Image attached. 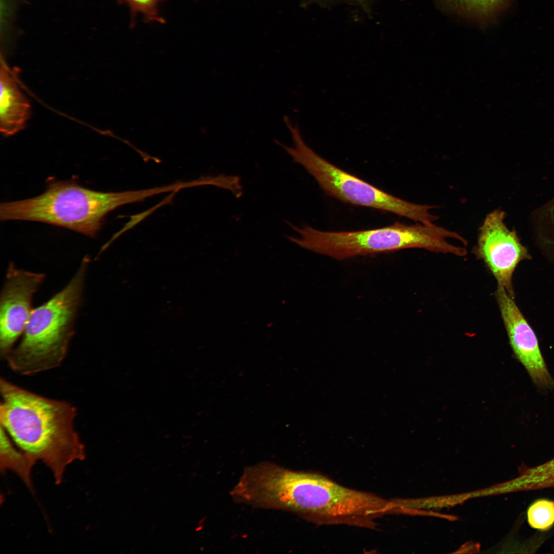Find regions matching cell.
I'll list each match as a JSON object with an SVG mask.
<instances>
[{
  "label": "cell",
  "mask_w": 554,
  "mask_h": 554,
  "mask_svg": "<svg viewBox=\"0 0 554 554\" xmlns=\"http://www.w3.org/2000/svg\"><path fill=\"white\" fill-rule=\"evenodd\" d=\"M0 422L6 432L35 464L41 461L61 484L67 467L86 458L74 422L76 407L49 399L2 378Z\"/></svg>",
  "instance_id": "obj_1"
},
{
  "label": "cell",
  "mask_w": 554,
  "mask_h": 554,
  "mask_svg": "<svg viewBox=\"0 0 554 554\" xmlns=\"http://www.w3.org/2000/svg\"><path fill=\"white\" fill-rule=\"evenodd\" d=\"M157 193L156 188L104 192L84 187L73 181H54L50 182L39 195L1 203L0 219L43 222L94 237L109 212Z\"/></svg>",
  "instance_id": "obj_2"
},
{
  "label": "cell",
  "mask_w": 554,
  "mask_h": 554,
  "mask_svg": "<svg viewBox=\"0 0 554 554\" xmlns=\"http://www.w3.org/2000/svg\"><path fill=\"white\" fill-rule=\"evenodd\" d=\"M89 264V258H84L68 284L32 310L21 341L4 359L13 371L33 375L62 364L74 334Z\"/></svg>",
  "instance_id": "obj_3"
},
{
  "label": "cell",
  "mask_w": 554,
  "mask_h": 554,
  "mask_svg": "<svg viewBox=\"0 0 554 554\" xmlns=\"http://www.w3.org/2000/svg\"><path fill=\"white\" fill-rule=\"evenodd\" d=\"M291 228L298 234L289 240L305 249L342 260L407 248L458 255L459 246L447 240H459L460 234L433 223L405 225L397 222L377 229L353 231H323L309 226Z\"/></svg>",
  "instance_id": "obj_4"
},
{
  "label": "cell",
  "mask_w": 554,
  "mask_h": 554,
  "mask_svg": "<svg viewBox=\"0 0 554 554\" xmlns=\"http://www.w3.org/2000/svg\"><path fill=\"white\" fill-rule=\"evenodd\" d=\"M293 146L284 150L302 166L328 195L344 203L388 212L415 222L429 224L438 217L430 213L434 206L414 204L389 194L335 166L315 152L301 134L292 137Z\"/></svg>",
  "instance_id": "obj_5"
},
{
  "label": "cell",
  "mask_w": 554,
  "mask_h": 554,
  "mask_svg": "<svg viewBox=\"0 0 554 554\" xmlns=\"http://www.w3.org/2000/svg\"><path fill=\"white\" fill-rule=\"evenodd\" d=\"M505 218V213L499 209L486 216L480 228L474 252L494 276L498 287L514 298L513 272L521 261L530 256L516 231L508 228Z\"/></svg>",
  "instance_id": "obj_6"
},
{
  "label": "cell",
  "mask_w": 554,
  "mask_h": 554,
  "mask_svg": "<svg viewBox=\"0 0 554 554\" xmlns=\"http://www.w3.org/2000/svg\"><path fill=\"white\" fill-rule=\"evenodd\" d=\"M45 275L16 268L10 263L0 302V354L5 359L23 334L33 309L34 293Z\"/></svg>",
  "instance_id": "obj_7"
},
{
  "label": "cell",
  "mask_w": 554,
  "mask_h": 554,
  "mask_svg": "<svg viewBox=\"0 0 554 554\" xmlns=\"http://www.w3.org/2000/svg\"><path fill=\"white\" fill-rule=\"evenodd\" d=\"M496 296L510 344L533 382L544 388L554 387L533 330L506 291L498 287Z\"/></svg>",
  "instance_id": "obj_8"
},
{
  "label": "cell",
  "mask_w": 554,
  "mask_h": 554,
  "mask_svg": "<svg viewBox=\"0 0 554 554\" xmlns=\"http://www.w3.org/2000/svg\"><path fill=\"white\" fill-rule=\"evenodd\" d=\"M0 130L5 136L22 130L30 114V105L5 63L0 70Z\"/></svg>",
  "instance_id": "obj_9"
},
{
  "label": "cell",
  "mask_w": 554,
  "mask_h": 554,
  "mask_svg": "<svg viewBox=\"0 0 554 554\" xmlns=\"http://www.w3.org/2000/svg\"><path fill=\"white\" fill-rule=\"evenodd\" d=\"M554 487V458L542 464L521 467L518 476L496 487L498 493L530 491Z\"/></svg>",
  "instance_id": "obj_10"
},
{
  "label": "cell",
  "mask_w": 554,
  "mask_h": 554,
  "mask_svg": "<svg viewBox=\"0 0 554 554\" xmlns=\"http://www.w3.org/2000/svg\"><path fill=\"white\" fill-rule=\"evenodd\" d=\"M0 464L1 472L10 470L20 477L25 485L32 491L31 470L34 465L21 450L18 451L13 446L8 433L1 426Z\"/></svg>",
  "instance_id": "obj_11"
},
{
  "label": "cell",
  "mask_w": 554,
  "mask_h": 554,
  "mask_svg": "<svg viewBox=\"0 0 554 554\" xmlns=\"http://www.w3.org/2000/svg\"><path fill=\"white\" fill-rule=\"evenodd\" d=\"M530 225L541 245L554 248V197L532 212Z\"/></svg>",
  "instance_id": "obj_12"
},
{
  "label": "cell",
  "mask_w": 554,
  "mask_h": 554,
  "mask_svg": "<svg viewBox=\"0 0 554 554\" xmlns=\"http://www.w3.org/2000/svg\"><path fill=\"white\" fill-rule=\"evenodd\" d=\"M460 12L478 18L492 16L505 8L508 0H446Z\"/></svg>",
  "instance_id": "obj_13"
},
{
  "label": "cell",
  "mask_w": 554,
  "mask_h": 554,
  "mask_svg": "<svg viewBox=\"0 0 554 554\" xmlns=\"http://www.w3.org/2000/svg\"><path fill=\"white\" fill-rule=\"evenodd\" d=\"M527 522L530 527L541 531L549 529L554 524V501L538 499L529 506Z\"/></svg>",
  "instance_id": "obj_14"
},
{
  "label": "cell",
  "mask_w": 554,
  "mask_h": 554,
  "mask_svg": "<svg viewBox=\"0 0 554 554\" xmlns=\"http://www.w3.org/2000/svg\"><path fill=\"white\" fill-rule=\"evenodd\" d=\"M127 4L132 14L140 13L150 21L164 23V19L159 15L158 6L163 0H122Z\"/></svg>",
  "instance_id": "obj_15"
},
{
  "label": "cell",
  "mask_w": 554,
  "mask_h": 554,
  "mask_svg": "<svg viewBox=\"0 0 554 554\" xmlns=\"http://www.w3.org/2000/svg\"><path fill=\"white\" fill-rule=\"evenodd\" d=\"M353 1H356V2H359L361 3H362V2L364 1V0H353Z\"/></svg>",
  "instance_id": "obj_16"
}]
</instances>
